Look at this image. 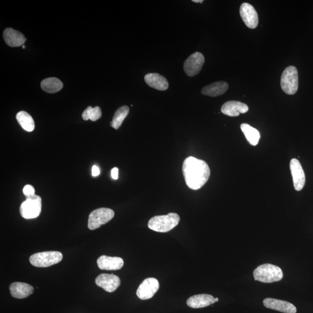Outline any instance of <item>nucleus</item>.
Instances as JSON below:
<instances>
[{
	"mask_svg": "<svg viewBox=\"0 0 313 313\" xmlns=\"http://www.w3.org/2000/svg\"><path fill=\"white\" fill-rule=\"evenodd\" d=\"M180 216L176 213L153 217L148 223L149 228L156 232L166 233L178 225Z\"/></svg>",
	"mask_w": 313,
	"mask_h": 313,
	"instance_id": "nucleus-2",
	"label": "nucleus"
},
{
	"mask_svg": "<svg viewBox=\"0 0 313 313\" xmlns=\"http://www.w3.org/2000/svg\"><path fill=\"white\" fill-rule=\"evenodd\" d=\"M267 308L284 313H296L297 308L290 302L276 300L273 298H266L263 302Z\"/></svg>",
	"mask_w": 313,
	"mask_h": 313,
	"instance_id": "nucleus-13",
	"label": "nucleus"
},
{
	"mask_svg": "<svg viewBox=\"0 0 313 313\" xmlns=\"http://www.w3.org/2000/svg\"><path fill=\"white\" fill-rule=\"evenodd\" d=\"M114 216L115 212L111 209L101 208L95 209L89 216L88 228L91 230L97 229L110 221Z\"/></svg>",
	"mask_w": 313,
	"mask_h": 313,
	"instance_id": "nucleus-7",
	"label": "nucleus"
},
{
	"mask_svg": "<svg viewBox=\"0 0 313 313\" xmlns=\"http://www.w3.org/2000/svg\"><path fill=\"white\" fill-rule=\"evenodd\" d=\"M129 112L130 109L129 106H123L117 109L115 113V115H114L112 122L111 123V126L116 130L119 129L124 120L129 115Z\"/></svg>",
	"mask_w": 313,
	"mask_h": 313,
	"instance_id": "nucleus-24",
	"label": "nucleus"
},
{
	"mask_svg": "<svg viewBox=\"0 0 313 313\" xmlns=\"http://www.w3.org/2000/svg\"><path fill=\"white\" fill-rule=\"evenodd\" d=\"M9 290L13 298L24 299L33 293L34 288L26 283L15 282L10 284Z\"/></svg>",
	"mask_w": 313,
	"mask_h": 313,
	"instance_id": "nucleus-18",
	"label": "nucleus"
},
{
	"mask_svg": "<svg viewBox=\"0 0 313 313\" xmlns=\"http://www.w3.org/2000/svg\"><path fill=\"white\" fill-rule=\"evenodd\" d=\"M218 301H219V299H218V298H215V302H218Z\"/></svg>",
	"mask_w": 313,
	"mask_h": 313,
	"instance_id": "nucleus-30",
	"label": "nucleus"
},
{
	"mask_svg": "<svg viewBox=\"0 0 313 313\" xmlns=\"http://www.w3.org/2000/svg\"><path fill=\"white\" fill-rule=\"evenodd\" d=\"M193 2L195 3H202L204 1L203 0H193Z\"/></svg>",
	"mask_w": 313,
	"mask_h": 313,
	"instance_id": "nucleus-29",
	"label": "nucleus"
},
{
	"mask_svg": "<svg viewBox=\"0 0 313 313\" xmlns=\"http://www.w3.org/2000/svg\"><path fill=\"white\" fill-rule=\"evenodd\" d=\"M124 263L122 258L108 257L106 255L101 256L97 261L99 268L106 270H120L123 268Z\"/></svg>",
	"mask_w": 313,
	"mask_h": 313,
	"instance_id": "nucleus-16",
	"label": "nucleus"
},
{
	"mask_svg": "<svg viewBox=\"0 0 313 313\" xmlns=\"http://www.w3.org/2000/svg\"><path fill=\"white\" fill-rule=\"evenodd\" d=\"M22 47H23V48H25V46L23 45V46H22Z\"/></svg>",
	"mask_w": 313,
	"mask_h": 313,
	"instance_id": "nucleus-31",
	"label": "nucleus"
},
{
	"mask_svg": "<svg viewBox=\"0 0 313 313\" xmlns=\"http://www.w3.org/2000/svg\"><path fill=\"white\" fill-rule=\"evenodd\" d=\"M62 259L61 252L47 251L32 255L29 261L32 265L37 268H47L61 262Z\"/></svg>",
	"mask_w": 313,
	"mask_h": 313,
	"instance_id": "nucleus-4",
	"label": "nucleus"
},
{
	"mask_svg": "<svg viewBox=\"0 0 313 313\" xmlns=\"http://www.w3.org/2000/svg\"><path fill=\"white\" fill-rule=\"evenodd\" d=\"M182 172L187 186L194 190L203 187L211 175L207 163L194 156H188L184 160Z\"/></svg>",
	"mask_w": 313,
	"mask_h": 313,
	"instance_id": "nucleus-1",
	"label": "nucleus"
},
{
	"mask_svg": "<svg viewBox=\"0 0 313 313\" xmlns=\"http://www.w3.org/2000/svg\"><path fill=\"white\" fill-rule=\"evenodd\" d=\"M102 116L101 109L99 107L96 106L95 108H92L91 106H89L85 109L82 115L83 119L84 120H91L92 122H96Z\"/></svg>",
	"mask_w": 313,
	"mask_h": 313,
	"instance_id": "nucleus-25",
	"label": "nucleus"
},
{
	"mask_svg": "<svg viewBox=\"0 0 313 313\" xmlns=\"http://www.w3.org/2000/svg\"><path fill=\"white\" fill-rule=\"evenodd\" d=\"M3 37L6 44L11 47L23 46L26 41V38L22 33L12 28H6L3 31Z\"/></svg>",
	"mask_w": 313,
	"mask_h": 313,
	"instance_id": "nucleus-15",
	"label": "nucleus"
},
{
	"mask_svg": "<svg viewBox=\"0 0 313 313\" xmlns=\"http://www.w3.org/2000/svg\"><path fill=\"white\" fill-rule=\"evenodd\" d=\"M95 283L106 292L113 293L120 287L121 280L118 276L113 274H102L96 279Z\"/></svg>",
	"mask_w": 313,
	"mask_h": 313,
	"instance_id": "nucleus-11",
	"label": "nucleus"
},
{
	"mask_svg": "<svg viewBox=\"0 0 313 313\" xmlns=\"http://www.w3.org/2000/svg\"><path fill=\"white\" fill-rule=\"evenodd\" d=\"M254 277L256 281L264 283L279 282L283 278L282 269L276 265L263 264L254 270Z\"/></svg>",
	"mask_w": 313,
	"mask_h": 313,
	"instance_id": "nucleus-3",
	"label": "nucleus"
},
{
	"mask_svg": "<svg viewBox=\"0 0 313 313\" xmlns=\"http://www.w3.org/2000/svg\"><path fill=\"white\" fill-rule=\"evenodd\" d=\"M16 118L17 122L24 130L32 132L34 130V122L29 114L26 112L21 111L17 114Z\"/></svg>",
	"mask_w": 313,
	"mask_h": 313,
	"instance_id": "nucleus-23",
	"label": "nucleus"
},
{
	"mask_svg": "<svg viewBox=\"0 0 313 313\" xmlns=\"http://www.w3.org/2000/svg\"><path fill=\"white\" fill-rule=\"evenodd\" d=\"M42 90L48 93L53 94L62 90L63 84L58 78L51 77L42 80L41 83Z\"/></svg>",
	"mask_w": 313,
	"mask_h": 313,
	"instance_id": "nucleus-21",
	"label": "nucleus"
},
{
	"mask_svg": "<svg viewBox=\"0 0 313 313\" xmlns=\"http://www.w3.org/2000/svg\"><path fill=\"white\" fill-rule=\"evenodd\" d=\"M100 169L97 165H94L92 168V175L95 177L98 176L100 174Z\"/></svg>",
	"mask_w": 313,
	"mask_h": 313,
	"instance_id": "nucleus-27",
	"label": "nucleus"
},
{
	"mask_svg": "<svg viewBox=\"0 0 313 313\" xmlns=\"http://www.w3.org/2000/svg\"><path fill=\"white\" fill-rule=\"evenodd\" d=\"M112 177L113 179L117 180L119 178V169L117 168H114L112 170L111 172Z\"/></svg>",
	"mask_w": 313,
	"mask_h": 313,
	"instance_id": "nucleus-28",
	"label": "nucleus"
},
{
	"mask_svg": "<svg viewBox=\"0 0 313 313\" xmlns=\"http://www.w3.org/2000/svg\"><path fill=\"white\" fill-rule=\"evenodd\" d=\"M158 281L155 278L145 279L138 288L137 295L141 300L152 298L159 289Z\"/></svg>",
	"mask_w": 313,
	"mask_h": 313,
	"instance_id": "nucleus-9",
	"label": "nucleus"
},
{
	"mask_svg": "<svg viewBox=\"0 0 313 313\" xmlns=\"http://www.w3.org/2000/svg\"><path fill=\"white\" fill-rule=\"evenodd\" d=\"M290 169L293 177L294 186L297 191L303 189L306 182L305 173L298 159L293 158L290 162Z\"/></svg>",
	"mask_w": 313,
	"mask_h": 313,
	"instance_id": "nucleus-12",
	"label": "nucleus"
},
{
	"mask_svg": "<svg viewBox=\"0 0 313 313\" xmlns=\"http://www.w3.org/2000/svg\"><path fill=\"white\" fill-rule=\"evenodd\" d=\"M299 78L297 67L288 66L284 70L281 77V87L288 95H294L298 90Z\"/></svg>",
	"mask_w": 313,
	"mask_h": 313,
	"instance_id": "nucleus-5",
	"label": "nucleus"
},
{
	"mask_svg": "<svg viewBox=\"0 0 313 313\" xmlns=\"http://www.w3.org/2000/svg\"><path fill=\"white\" fill-rule=\"evenodd\" d=\"M145 81L149 86L159 91H165L169 84L166 78L158 73H149L145 77Z\"/></svg>",
	"mask_w": 313,
	"mask_h": 313,
	"instance_id": "nucleus-19",
	"label": "nucleus"
},
{
	"mask_svg": "<svg viewBox=\"0 0 313 313\" xmlns=\"http://www.w3.org/2000/svg\"><path fill=\"white\" fill-rule=\"evenodd\" d=\"M23 193L26 197L32 196L35 195V189L31 185L27 184L23 187Z\"/></svg>",
	"mask_w": 313,
	"mask_h": 313,
	"instance_id": "nucleus-26",
	"label": "nucleus"
},
{
	"mask_svg": "<svg viewBox=\"0 0 313 313\" xmlns=\"http://www.w3.org/2000/svg\"><path fill=\"white\" fill-rule=\"evenodd\" d=\"M215 303V298L211 295L200 294L191 297L187 305L191 308L200 309L209 307Z\"/></svg>",
	"mask_w": 313,
	"mask_h": 313,
	"instance_id": "nucleus-17",
	"label": "nucleus"
},
{
	"mask_svg": "<svg viewBox=\"0 0 313 313\" xmlns=\"http://www.w3.org/2000/svg\"><path fill=\"white\" fill-rule=\"evenodd\" d=\"M248 106L239 101H228L224 104L221 108V112L224 115L230 117H237L240 114H244L248 111Z\"/></svg>",
	"mask_w": 313,
	"mask_h": 313,
	"instance_id": "nucleus-14",
	"label": "nucleus"
},
{
	"mask_svg": "<svg viewBox=\"0 0 313 313\" xmlns=\"http://www.w3.org/2000/svg\"><path fill=\"white\" fill-rule=\"evenodd\" d=\"M241 129L249 143L252 146H257L258 145L261 138V135L257 129L245 123L241 124Z\"/></svg>",
	"mask_w": 313,
	"mask_h": 313,
	"instance_id": "nucleus-22",
	"label": "nucleus"
},
{
	"mask_svg": "<svg viewBox=\"0 0 313 313\" xmlns=\"http://www.w3.org/2000/svg\"><path fill=\"white\" fill-rule=\"evenodd\" d=\"M228 88L229 85L226 82H215L202 88L201 93L209 97H216L225 94Z\"/></svg>",
	"mask_w": 313,
	"mask_h": 313,
	"instance_id": "nucleus-20",
	"label": "nucleus"
},
{
	"mask_svg": "<svg viewBox=\"0 0 313 313\" xmlns=\"http://www.w3.org/2000/svg\"><path fill=\"white\" fill-rule=\"evenodd\" d=\"M205 62L202 53L198 52L191 55L185 60L183 69L185 73L189 77H194L200 72Z\"/></svg>",
	"mask_w": 313,
	"mask_h": 313,
	"instance_id": "nucleus-8",
	"label": "nucleus"
},
{
	"mask_svg": "<svg viewBox=\"0 0 313 313\" xmlns=\"http://www.w3.org/2000/svg\"><path fill=\"white\" fill-rule=\"evenodd\" d=\"M240 13L245 25L250 28H255L258 25L259 18L257 10L254 7L247 2L240 6Z\"/></svg>",
	"mask_w": 313,
	"mask_h": 313,
	"instance_id": "nucleus-10",
	"label": "nucleus"
},
{
	"mask_svg": "<svg viewBox=\"0 0 313 313\" xmlns=\"http://www.w3.org/2000/svg\"><path fill=\"white\" fill-rule=\"evenodd\" d=\"M42 207L41 198L34 195L26 197L20 207V213L23 218L26 219L36 218L40 215Z\"/></svg>",
	"mask_w": 313,
	"mask_h": 313,
	"instance_id": "nucleus-6",
	"label": "nucleus"
}]
</instances>
